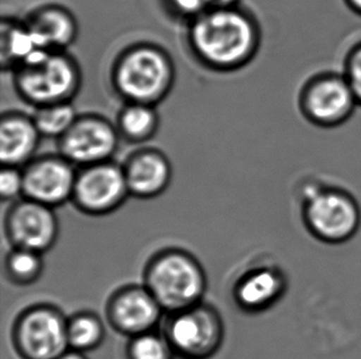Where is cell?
<instances>
[{
    "instance_id": "f1b7e54d",
    "label": "cell",
    "mask_w": 361,
    "mask_h": 359,
    "mask_svg": "<svg viewBox=\"0 0 361 359\" xmlns=\"http://www.w3.org/2000/svg\"><path fill=\"white\" fill-rule=\"evenodd\" d=\"M59 359H88L84 353L77 352V351L69 350L68 352H66L63 355H61Z\"/></svg>"
},
{
    "instance_id": "603a6c76",
    "label": "cell",
    "mask_w": 361,
    "mask_h": 359,
    "mask_svg": "<svg viewBox=\"0 0 361 359\" xmlns=\"http://www.w3.org/2000/svg\"><path fill=\"white\" fill-rule=\"evenodd\" d=\"M126 355L127 359H171L174 352L164 334L153 330L131 337Z\"/></svg>"
},
{
    "instance_id": "7402d4cb",
    "label": "cell",
    "mask_w": 361,
    "mask_h": 359,
    "mask_svg": "<svg viewBox=\"0 0 361 359\" xmlns=\"http://www.w3.org/2000/svg\"><path fill=\"white\" fill-rule=\"evenodd\" d=\"M5 271L8 278L14 284H34L44 272L42 253L26 248H14L5 258Z\"/></svg>"
},
{
    "instance_id": "44dd1931",
    "label": "cell",
    "mask_w": 361,
    "mask_h": 359,
    "mask_svg": "<svg viewBox=\"0 0 361 359\" xmlns=\"http://www.w3.org/2000/svg\"><path fill=\"white\" fill-rule=\"evenodd\" d=\"M77 117L78 113L72 102H63L36 107L32 120L41 136L59 139L67 133Z\"/></svg>"
},
{
    "instance_id": "7c38bea8",
    "label": "cell",
    "mask_w": 361,
    "mask_h": 359,
    "mask_svg": "<svg viewBox=\"0 0 361 359\" xmlns=\"http://www.w3.org/2000/svg\"><path fill=\"white\" fill-rule=\"evenodd\" d=\"M25 199L51 208L62 206L73 197L77 172L63 156L34 158L23 168Z\"/></svg>"
},
{
    "instance_id": "8fae6325",
    "label": "cell",
    "mask_w": 361,
    "mask_h": 359,
    "mask_svg": "<svg viewBox=\"0 0 361 359\" xmlns=\"http://www.w3.org/2000/svg\"><path fill=\"white\" fill-rule=\"evenodd\" d=\"M59 232L54 208L32 199L16 201L5 217V233L14 248L46 253L54 246Z\"/></svg>"
},
{
    "instance_id": "d6986e66",
    "label": "cell",
    "mask_w": 361,
    "mask_h": 359,
    "mask_svg": "<svg viewBox=\"0 0 361 359\" xmlns=\"http://www.w3.org/2000/svg\"><path fill=\"white\" fill-rule=\"evenodd\" d=\"M0 58L4 70H14L37 49L25 21L4 16L0 25Z\"/></svg>"
},
{
    "instance_id": "4316f807",
    "label": "cell",
    "mask_w": 361,
    "mask_h": 359,
    "mask_svg": "<svg viewBox=\"0 0 361 359\" xmlns=\"http://www.w3.org/2000/svg\"><path fill=\"white\" fill-rule=\"evenodd\" d=\"M242 0H210L211 8H228V6H238Z\"/></svg>"
},
{
    "instance_id": "e0dca14e",
    "label": "cell",
    "mask_w": 361,
    "mask_h": 359,
    "mask_svg": "<svg viewBox=\"0 0 361 359\" xmlns=\"http://www.w3.org/2000/svg\"><path fill=\"white\" fill-rule=\"evenodd\" d=\"M285 291L283 273L275 268L259 267L240 277L233 288V298L247 313L265 310L279 301Z\"/></svg>"
},
{
    "instance_id": "3957f363",
    "label": "cell",
    "mask_w": 361,
    "mask_h": 359,
    "mask_svg": "<svg viewBox=\"0 0 361 359\" xmlns=\"http://www.w3.org/2000/svg\"><path fill=\"white\" fill-rule=\"evenodd\" d=\"M82 80L78 61L67 51L36 49L13 70L18 95L35 108L72 102Z\"/></svg>"
},
{
    "instance_id": "9c48e42d",
    "label": "cell",
    "mask_w": 361,
    "mask_h": 359,
    "mask_svg": "<svg viewBox=\"0 0 361 359\" xmlns=\"http://www.w3.org/2000/svg\"><path fill=\"white\" fill-rule=\"evenodd\" d=\"M116 125L98 113L78 115L67 133L59 139V151L80 168L111 160L120 143Z\"/></svg>"
},
{
    "instance_id": "30bf717a",
    "label": "cell",
    "mask_w": 361,
    "mask_h": 359,
    "mask_svg": "<svg viewBox=\"0 0 361 359\" xmlns=\"http://www.w3.org/2000/svg\"><path fill=\"white\" fill-rule=\"evenodd\" d=\"M131 196L122 165L108 160L84 166L77 171L73 201L75 207L89 215H106L120 208Z\"/></svg>"
},
{
    "instance_id": "ffe728a7",
    "label": "cell",
    "mask_w": 361,
    "mask_h": 359,
    "mask_svg": "<svg viewBox=\"0 0 361 359\" xmlns=\"http://www.w3.org/2000/svg\"><path fill=\"white\" fill-rule=\"evenodd\" d=\"M103 321L92 311H80L68 319L69 350L80 353L98 348L103 344Z\"/></svg>"
},
{
    "instance_id": "5b68a950",
    "label": "cell",
    "mask_w": 361,
    "mask_h": 359,
    "mask_svg": "<svg viewBox=\"0 0 361 359\" xmlns=\"http://www.w3.org/2000/svg\"><path fill=\"white\" fill-rule=\"evenodd\" d=\"M302 218L308 232L326 244H343L360 228L361 210L347 189L310 182L302 191Z\"/></svg>"
},
{
    "instance_id": "83f0119b",
    "label": "cell",
    "mask_w": 361,
    "mask_h": 359,
    "mask_svg": "<svg viewBox=\"0 0 361 359\" xmlns=\"http://www.w3.org/2000/svg\"><path fill=\"white\" fill-rule=\"evenodd\" d=\"M343 3L352 11L353 14L361 18V0H343Z\"/></svg>"
},
{
    "instance_id": "484cf974",
    "label": "cell",
    "mask_w": 361,
    "mask_h": 359,
    "mask_svg": "<svg viewBox=\"0 0 361 359\" xmlns=\"http://www.w3.org/2000/svg\"><path fill=\"white\" fill-rule=\"evenodd\" d=\"M161 3L169 14L189 21L211 8L210 0H161Z\"/></svg>"
},
{
    "instance_id": "9a60e30c",
    "label": "cell",
    "mask_w": 361,
    "mask_h": 359,
    "mask_svg": "<svg viewBox=\"0 0 361 359\" xmlns=\"http://www.w3.org/2000/svg\"><path fill=\"white\" fill-rule=\"evenodd\" d=\"M24 21L39 49L67 51L78 37V21L63 5H39Z\"/></svg>"
},
{
    "instance_id": "d4e9b609",
    "label": "cell",
    "mask_w": 361,
    "mask_h": 359,
    "mask_svg": "<svg viewBox=\"0 0 361 359\" xmlns=\"http://www.w3.org/2000/svg\"><path fill=\"white\" fill-rule=\"evenodd\" d=\"M24 194L23 169L14 166H3L0 171V196L4 201L19 197Z\"/></svg>"
},
{
    "instance_id": "4fadbf2b",
    "label": "cell",
    "mask_w": 361,
    "mask_h": 359,
    "mask_svg": "<svg viewBox=\"0 0 361 359\" xmlns=\"http://www.w3.org/2000/svg\"><path fill=\"white\" fill-rule=\"evenodd\" d=\"M163 309L145 286H125L110 296L106 316L114 330L121 335L135 336L154 330Z\"/></svg>"
},
{
    "instance_id": "277c9868",
    "label": "cell",
    "mask_w": 361,
    "mask_h": 359,
    "mask_svg": "<svg viewBox=\"0 0 361 359\" xmlns=\"http://www.w3.org/2000/svg\"><path fill=\"white\" fill-rule=\"evenodd\" d=\"M143 283L168 314L199 304L207 288L201 263L181 248H166L152 256Z\"/></svg>"
},
{
    "instance_id": "cb8c5ba5",
    "label": "cell",
    "mask_w": 361,
    "mask_h": 359,
    "mask_svg": "<svg viewBox=\"0 0 361 359\" xmlns=\"http://www.w3.org/2000/svg\"><path fill=\"white\" fill-rule=\"evenodd\" d=\"M341 70L361 107V39L354 42L343 56Z\"/></svg>"
},
{
    "instance_id": "ba28073f",
    "label": "cell",
    "mask_w": 361,
    "mask_h": 359,
    "mask_svg": "<svg viewBox=\"0 0 361 359\" xmlns=\"http://www.w3.org/2000/svg\"><path fill=\"white\" fill-rule=\"evenodd\" d=\"M11 337L23 359H59L69 351L68 319L54 306H30L16 317Z\"/></svg>"
},
{
    "instance_id": "7a4b0ae2",
    "label": "cell",
    "mask_w": 361,
    "mask_h": 359,
    "mask_svg": "<svg viewBox=\"0 0 361 359\" xmlns=\"http://www.w3.org/2000/svg\"><path fill=\"white\" fill-rule=\"evenodd\" d=\"M176 75L171 54L151 42H137L122 49L110 72L114 90L123 101L151 106L166 100Z\"/></svg>"
},
{
    "instance_id": "52a82bcc",
    "label": "cell",
    "mask_w": 361,
    "mask_h": 359,
    "mask_svg": "<svg viewBox=\"0 0 361 359\" xmlns=\"http://www.w3.org/2000/svg\"><path fill=\"white\" fill-rule=\"evenodd\" d=\"M163 334L181 359H210L222 346L225 327L215 306L201 301L169 314Z\"/></svg>"
},
{
    "instance_id": "5bb4252c",
    "label": "cell",
    "mask_w": 361,
    "mask_h": 359,
    "mask_svg": "<svg viewBox=\"0 0 361 359\" xmlns=\"http://www.w3.org/2000/svg\"><path fill=\"white\" fill-rule=\"evenodd\" d=\"M122 168L130 194L137 199L158 197L171 184V160L156 148H142L133 151Z\"/></svg>"
},
{
    "instance_id": "ac0fdd59",
    "label": "cell",
    "mask_w": 361,
    "mask_h": 359,
    "mask_svg": "<svg viewBox=\"0 0 361 359\" xmlns=\"http://www.w3.org/2000/svg\"><path fill=\"white\" fill-rule=\"evenodd\" d=\"M118 134L132 144L151 141L161 127V116L157 106L136 102H125L116 118Z\"/></svg>"
},
{
    "instance_id": "2e32d148",
    "label": "cell",
    "mask_w": 361,
    "mask_h": 359,
    "mask_svg": "<svg viewBox=\"0 0 361 359\" xmlns=\"http://www.w3.org/2000/svg\"><path fill=\"white\" fill-rule=\"evenodd\" d=\"M32 116L6 111L0 118V160L3 166L23 169L35 158L41 139Z\"/></svg>"
},
{
    "instance_id": "8992f818",
    "label": "cell",
    "mask_w": 361,
    "mask_h": 359,
    "mask_svg": "<svg viewBox=\"0 0 361 359\" xmlns=\"http://www.w3.org/2000/svg\"><path fill=\"white\" fill-rule=\"evenodd\" d=\"M359 108L342 70L323 69L303 80L298 92V110L303 120L321 130H334L350 121Z\"/></svg>"
},
{
    "instance_id": "6da1fadb",
    "label": "cell",
    "mask_w": 361,
    "mask_h": 359,
    "mask_svg": "<svg viewBox=\"0 0 361 359\" xmlns=\"http://www.w3.org/2000/svg\"><path fill=\"white\" fill-rule=\"evenodd\" d=\"M186 39L191 53L205 68L231 73L247 67L262 46V27L249 10L209 8L189 21Z\"/></svg>"
}]
</instances>
